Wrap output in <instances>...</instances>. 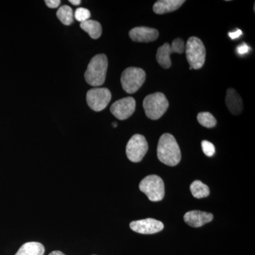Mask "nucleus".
Returning a JSON list of instances; mask_svg holds the SVG:
<instances>
[{"label":"nucleus","mask_w":255,"mask_h":255,"mask_svg":"<svg viewBox=\"0 0 255 255\" xmlns=\"http://www.w3.org/2000/svg\"><path fill=\"white\" fill-rule=\"evenodd\" d=\"M157 152L159 161L171 167L177 165L182 157L177 140L170 133H164L160 137Z\"/></svg>","instance_id":"f257e3e1"},{"label":"nucleus","mask_w":255,"mask_h":255,"mask_svg":"<svg viewBox=\"0 0 255 255\" xmlns=\"http://www.w3.org/2000/svg\"><path fill=\"white\" fill-rule=\"evenodd\" d=\"M108 68V59L105 54H98L92 58L85 74L89 85L100 87L105 83Z\"/></svg>","instance_id":"f03ea898"},{"label":"nucleus","mask_w":255,"mask_h":255,"mask_svg":"<svg viewBox=\"0 0 255 255\" xmlns=\"http://www.w3.org/2000/svg\"><path fill=\"white\" fill-rule=\"evenodd\" d=\"M144 110L146 116L152 120H157L167 112L169 102L167 97L161 92L147 95L143 101Z\"/></svg>","instance_id":"7ed1b4c3"},{"label":"nucleus","mask_w":255,"mask_h":255,"mask_svg":"<svg viewBox=\"0 0 255 255\" xmlns=\"http://www.w3.org/2000/svg\"><path fill=\"white\" fill-rule=\"evenodd\" d=\"M186 56L190 70H199L204 66L206 60V48L201 39L190 37L186 44Z\"/></svg>","instance_id":"20e7f679"},{"label":"nucleus","mask_w":255,"mask_h":255,"mask_svg":"<svg viewBox=\"0 0 255 255\" xmlns=\"http://www.w3.org/2000/svg\"><path fill=\"white\" fill-rule=\"evenodd\" d=\"M139 189L151 201L157 202L163 199L164 184L159 176L152 174L144 178L139 184Z\"/></svg>","instance_id":"39448f33"},{"label":"nucleus","mask_w":255,"mask_h":255,"mask_svg":"<svg viewBox=\"0 0 255 255\" xmlns=\"http://www.w3.org/2000/svg\"><path fill=\"white\" fill-rule=\"evenodd\" d=\"M145 77V72L141 68L130 67L126 69L121 78L124 91L128 94L135 93L143 85Z\"/></svg>","instance_id":"423d86ee"},{"label":"nucleus","mask_w":255,"mask_h":255,"mask_svg":"<svg viewBox=\"0 0 255 255\" xmlns=\"http://www.w3.org/2000/svg\"><path fill=\"white\" fill-rule=\"evenodd\" d=\"M184 43L181 38H176L172 41V45L165 43L157 50L156 60L163 68L168 69L172 65L170 55L176 53L182 54L184 53Z\"/></svg>","instance_id":"0eeeda50"},{"label":"nucleus","mask_w":255,"mask_h":255,"mask_svg":"<svg viewBox=\"0 0 255 255\" xmlns=\"http://www.w3.org/2000/svg\"><path fill=\"white\" fill-rule=\"evenodd\" d=\"M148 150V144L143 135L135 134L128 142L127 155L129 160L132 162H139L143 159Z\"/></svg>","instance_id":"6e6552de"},{"label":"nucleus","mask_w":255,"mask_h":255,"mask_svg":"<svg viewBox=\"0 0 255 255\" xmlns=\"http://www.w3.org/2000/svg\"><path fill=\"white\" fill-rule=\"evenodd\" d=\"M87 102L89 107L95 112L105 110L112 100V94L107 88H94L87 93Z\"/></svg>","instance_id":"1a4fd4ad"},{"label":"nucleus","mask_w":255,"mask_h":255,"mask_svg":"<svg viewBox=\"0 0 255 255\" xmlns=\"http://www.w3.org/2000/svg\"><path fill=\"white\" fill-rule=\"evenodd\" d=\"M135 99L126 97L114 102L111 107V112L116 118L119 120H126L131 117L135 110Z\"/></svg>","instance_id":"9d476101"},{"label":"nucleus","mask_w":255,"mask_h":255,"mask_svg":"<svg viewBox=\"0 0 255 255\" xmlns=\"http://www.w3.org/2000/svg\"><path fill=\"white\" fill-rule=\"evenodd\" d=\"M130 228L134 232L140 234H155L163 230L164 224L161 221L153 219H146L132 221Z\"/></svg>","instance_id":"9b49d317"},{"label":"nucleus","mask_w":255,"mask_h":255,"mask_svg":"<svg viewBox=\"0 0 255 255\" xmlns=\"http://www.w3.org/2000/svg\"><path fill=\"white\" fill-rule=\"evenodd\" d=\"M129 36L132 41L139 43H148L157 39L159 32L155 28L144 27H135L129 32Z\"/></svg>","instance_id":"f8f14e48"},{"label":"nucleus","mask_w":255,"mask_h":255,"mask_svg":"<svg viewBox=\"0 0 255 255\" xmlns=\"http://www.w3.org/2000/svg\"><path fill=\"white\" fill-rule=\"evenodd\" d=\"M214 219L213 214L200 211H191L186 213L184 220L191 227L199 228L211 222Z\"/></svg>","instance_id":"ddd939ff"},{"label":"nucleus","mask_w":255,"mask_h":255,"mask_svg":"<svg viewBox=\"0 0 255 255\" xmlns=\"http://www.w3.org/2000/svg\"><path fill=\"white\" fill-rule=\"evenodd\" d=\"M226 102L228 110L234 115H238L243 112V100H242L241 96L234 89H228L226 97Z\"/></svg>","instance_id":"4468645a"},{"label":"nucleus","mask_w":255,"mask_h":255,"mask_svg":"<svg viewBox=\"0 0 255 255\" xmlns=\"http://www.w3.org/2000/svg\"><path fill=\"white\" fill-rule=\"evenodd\" d=\"M184 2V0H159L154 4L153 11L157 14L172 12L179 9Z\"/></svg>","instance_id":"2eb2a0df"},{"label":"nucleus","mask_w":255,"mask_h":255,"mask_svg":"<svg viewBox=\"0 0 255 255\" xmlns=\"http://www.w3.org/2000/svg\"><path fill=\"white\" fill-rule=\"evenodd\" d=\"M44 253L45 248L41 243L29 242L23 244L15 255H43Z\"/></svg>","instance_id":"dca6fc26"},{"label":"nucleus","mask_w":255,"mask_h":255,"mask_svg":"<svg viewBox=\"0 0 255 255\" xmlns=\"http://www.w3.org/2000/svg\"><path fill=\"white\" fill-rule=\"evenodd\" d=\"M80 27L87 32L93 39L100 38L102 33V26L98 21L95 20H87L80 23Z\"/></svg>","instance_id":"f3484780"},{"label":"nucleus","mask_w":255,"mask_h":255,"mask_svg":"<svg viewBox=\"0 0 255 255\" xmlns=\"http://www.w3.org/2000/svg\"><path fill=\"white\" fill-rule=\"evenodd\" d=\"M191 194L196 199L207 197L210 194V189L207 185H206L201 181L196 180L190 186Z\"/></svg>","instance_id":"a211bd4d"},{"label":"nucleus","mask_w":255,"mask_h":255,"mask_svg":"<svg viewBox=\"0 0 255 255\" xmlns=\"http://www.w3.org/2000/svg\"><path fill=\"white\" fill-rule=\"evenodd\" d=\"M57 17L64 25L69 26L72 24L74 21V14L73 9L68 5H63L60 6L57 11Z\"/></svg>","instance_id":"6ab92c4d"},{"label":"nucleus","mask_w":255,"mask_h":255,"mask_svg":"<svg viewBox=\"0 0 255 255\" xmlns=\"http://www.w3.org/2000/svg\"><path fill=\"white\" fill-rule=\"evenodd\" d=\"M198 122L204 127L211 128L216 127L217 121L209 112H201L197 116Z\"/></svg>","instance_id":"aec40b11"},{"label":"nucleus","mask_w":255,"mask_h":255,"mask_svg":"<svg viewBox=\"0 0 255 255\" xmlns=\"http://www.w3.org/2000/svg\"><path fill=\"white\" fill-rule=\"evenodd\" d=\"M74 16H75V19L77 21L82 23L89 20V18L91 16V13H90L88 9H85V8H78L76 11H75Z\"/></svg>","instance_id":"412c9836"},{"label":"nucleus","mask_w":255,"mask_h":255,"mask_svg":"<svg viewBox=\"0 0 255 255\" xmlns=\"http://www.w3.org/2000/svg\"><path fill=\"white\" fill-rule=\"evenodd\" d=\"M201 147H202V150L204 151V154L208 157H212L214 155L215 152H216L214 144L207 141V140H203L201 142Z\"/></svg>","instance_id":"4be33fe9"},{"label":"nucleus","mask_w":255,"mask_h":255,"mask_svg":"<svg viewBox=\"0 0 255 255\" xmlns=\"http://www.w3.org/2000/svg\"><path fill=\"white\" fill-rule=\"evenodd\" d=\"M45 3L48 7L55 9V8H58L60 6V0H46V1H45Z\"/></svg>","instance_id":"5701e85b"},{"label":"nucleus","mask_w":255,"mask_h":255,"mask_svg":"<svg viewBox=\"0 0 255 255\" xmlns=\"http://www.w3.org/2000/svg\"><path fill=\"white\" fill-rule=\"evenodd\" d=\"M250 47L246 44V43H243V44L241 45L238 47L237 48V53L239 55H244L246 53H248V51H249Z\"/></svg>","instance_id":"b1692460"},{"label":"nucleus","mask_w":255,"mask_h":255,"mask_svg":"<svg viewBox=\"0 0 255 255\" xmlns=\"http://www.w3.org/2000/svg\"><path fill=\"white\" fill-rule=\"evenodd\" d=\"M243 34V32H242L241 30H237L236 31L231 32V33H228L229 36L231 37V38L232 39H236V38H239L241 35Z\"/></svg>","instance_id":"393cba45"},{"label":"nucleus","mask_w":255,"mask_h":255,"mask_svg":"<svg viewBox=\"0 0 255 255\" xmlns=\"http://www.w3.org/2000/svg\"><path fill=\"white\" fill-rule=\"evenodd\" d=\"M48 255H65L63 254V253L60 251H53V252H52V253H50V254Z\"/></svg>","instance_id":"a878e982"},{"label":"nucleus","mask_w":255,"mask_h":255,"mask_svg":"<svg viewBox=\"0 0 255 255\" xmlns=\"http://www.w3.org/2000/svg\"><path fill=\"white\" fill-rule=\"evenodd\" d=\"M70 2L73 5H79L81 3L80 0H70Z\"/></svg>","instance_id":"bb28decb"},{"label":"nucleus","mask_w":255,"mask_h":255,"mask_svg":"<svg viewBox=\"0 0 255 255\" xmlns=\"http://www.w3.org/2000/svg\"><path fill=\"white\" fill-rule=\"evenodd\" d=\"M113 127L114 128H116L117 127V123H115V122H114V123H113Z\"/></svg>","instance_id":"cd10ccee"},{"label":"nucleus","mask_w":255,"mask_h":255,"mask_svg":"<svg viewBox=\"0 0 255 255\" xmlns=\"http://www.w3.org/2000/svg\"></svg>","instance_id":"c85d7f7f"}]
</instances>
